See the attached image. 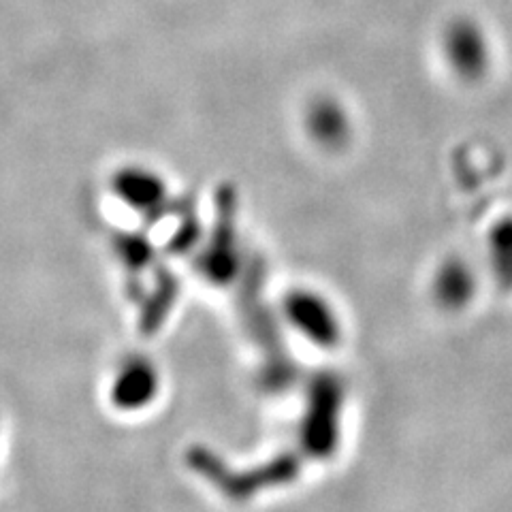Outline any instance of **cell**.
Wrapping results in <instances>:
<instances>
[{
    "instance_id": "obj_2",
    "label": "cell",
    "mask_w": 512,
    "mask_h": 512,
    "mask_svg": "<svg viewBox=\"0 0 512 512\" xmlns=\"http://www.w3.org/2000/svg\"><path fill=\"white\" fill-rule=\"evenodd\" d=\"M308 137L323 150H340L352 137V118L346 105L331 94H318L303 114Z\"/></svg>"
},
{
    "instance_id": "obj_1",
    "label": "cell",
    "mask_w": 512,
    "mask_h": 512,
    "mask_svg": "<svg viewBox=\"0 0 512 512\" xmlns=\"http://www.w3.org/2000/svg\"><path fill=\"white\" fill-rule=\"evenodd\" d=\"M442 56L448 69L461 82H480L489 73L493 62L487 30L472 18L448 22L442 32Z\"/></svg>"
},
{
    "instance_id": "obj_3",
    "label": "cell",
    "mask_w": 512,
    "mask_h": 512,
    "mask_svg": "<svg viewBox=\"0 0 512 512\" xmlns=\"http://www.w3.org/2000/svg\"><path fill=\"white\" fill-rule=\"evenodd\" d=\"M156 393V372L143 359H128L111 382V402L120 410H135L146 406Z\"/></svg>"
}]
</instances>
